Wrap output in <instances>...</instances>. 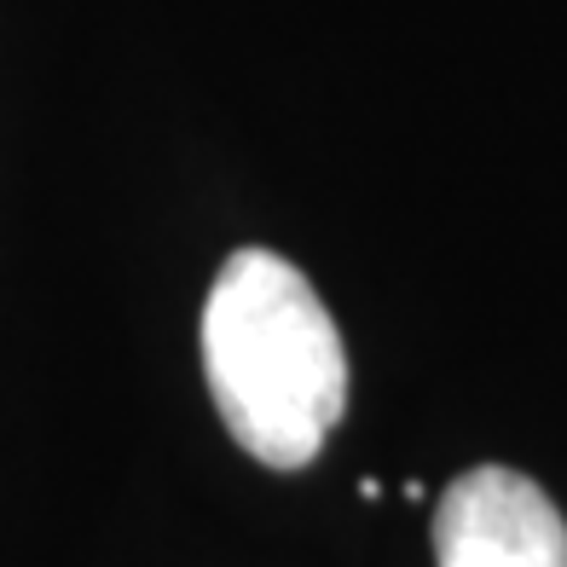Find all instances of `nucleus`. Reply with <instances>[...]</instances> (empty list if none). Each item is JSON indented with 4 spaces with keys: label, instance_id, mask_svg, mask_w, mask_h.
I'll return each instance as SVG.
<instances>
[{
    "label": "nucleus",
    "instance_id": "obj_1",
    "mask_svg": "<svg viewBox=\"0 0 567 567\" xmlns=\"http://www.w3.org/2000/svg\"><path fill=\"white\" fill-rule=\"evenodd\" d=\"M203 377L255 463L301 470L348 411V353L330 307L284 255L238 249L203 307Z\"/></svg>",
    "mask_w": 567,
    "mask_h": 567
},
{
    "label": "nucleus",
    "instance_id": "obj_2",
    "mask_svg": "<svg viewBox=\"0 0 567 567\" xmlns=\"http://www.w3.org/2000/svg\"><path fill=\"white\" fill-rule=\"evenodd\" d=\"M441 567H567V522L522 470L481 463L446 486L434 509Z\"/></svg>",
    "mask_w": 567,
    "mask_h": 567
}]
</instances>
